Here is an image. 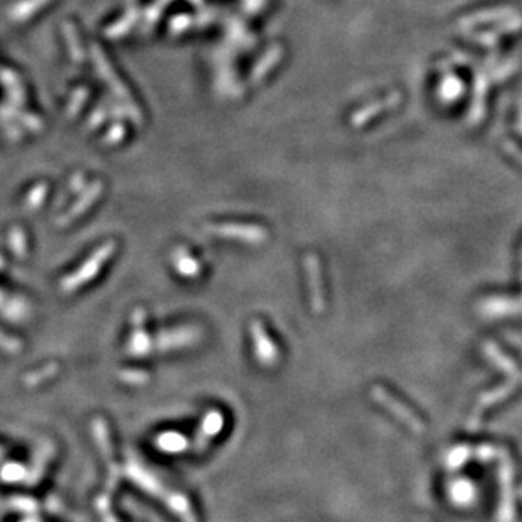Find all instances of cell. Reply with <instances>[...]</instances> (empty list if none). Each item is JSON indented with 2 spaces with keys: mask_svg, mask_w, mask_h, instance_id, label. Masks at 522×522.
<instances>
[{
  "mask_svg": "<svg viewBox=\"0 0 522 522\" xmlns=\"http://www.w3.org/2000/svg\"><path fill=\"white\" fill-rule=\"evenodd\" d=\"M209 231L216 236L249 244H260L268 238L266 229L256 224H211Z\"/></svg>",
  "mask_w": 522,
  "mask_h": 522,
  "instance_id": "cell-1",
  "label": "cell"
},
{
  "mask_svg": "<svg viewBox=\"0 0 522 522\" xmlns=\"http://www.w3.org/2000/svg\"><path fill=\"white\" fill-rule=\"evenodd\" d=\"M251 336L253 343H255V353L258 361L263 363L265 366L275 365L276 360H278V349L271 341V338L268 336L265 324L261 321H253L251 322Z\"/></svg>",
  "mask_w": 522,
  "mask_h": 522,
  "instance_id": "cell-2",
  "label": "cell"
},
{
  "mask_svg": "<svg viewBox=\"0 0 522 522\" xmlns=\"http://www.w3.org/2000/svg\"><path fill=\"white\" fill-rule=\"evenodd\" d=\"M306 271L308 280V290H311V301L312 308L316 312L324 311V287H322V273L319 258L312 253L306 256Z\"/></svg>",
  "mask_w": 522,
  "mask_h": 522,
  "instance_id": "cell-3",
  "label": "cell"
},
{
  "mask_svg": "<svg viewBox=\"0 0 522 522\" xmlns=\"http://www.w3.org/2000/svg\"><path fill=\"white\" fill-rule=\"evenodd\" d=\"M175 265H176V270L181 271L184 273V276H197L199 273V265L195 263V260H192L187 253H184V256L175 258Z\"/></svg>",
  "mask_w": 522,
  "mask_h": 522,
  "instance_id": "cell-4",
  "label": "cell"
}]
</instances>
